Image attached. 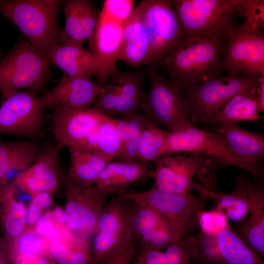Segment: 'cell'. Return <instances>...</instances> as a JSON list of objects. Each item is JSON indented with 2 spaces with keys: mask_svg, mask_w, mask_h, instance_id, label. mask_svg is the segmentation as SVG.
Returning <instances> with one entry per match:
<instances>
[{
  "mask_svg": "<svg viewBox=\"0 0 264 264\" xmlns=\"http://www.w3.org/2000/svg\"><path fill=\"white\" fill-rule=\"evenodd\" d=\"M224 42L218 39L185 36L165 56L157 66L181 86L205 82L224 71Z\"/></svg>",
  "mask_w": 264,
  "mask_h": 264,
  "instance_id": "obj_1",
  "label": "cell"
},
{
  "mask_svg": "<svg viewBox=\"0 0 264 264\" xmlns=\"http://www.w3.org/2000/svg\"><path fill=\"white\" fill-rule=\"evenodd\" d=\"M59 0H0V13L48 58L58 44Z\"/></svg>",
  "mask_w": 264,
  "mask_h": 264,
  "instance_id": "obj_2",
  "label": "cell"
},
{
  "mask_svg": "<svg viewBox=\"0 0 264 264\" xmlns=\"http://www.w3.org/2000/svg\"><path fill=\"white\" fill-rule=\"evenodd\" d=\"M115 195L148 207L159 214L168 223L175 243L193 236L192 233L200 228L199 219L205 211L208 198L190 192L176 195L160 190L154 186L148 190L139 192L127 191Z\"/></svg>",
  "mask_w": 264,
  "mask_h": 264,
  "instance_id": "obj_3",
  "label": "cell"
},
{
  "mask_svg": "<svg viewBox=\"0 0 264 264\" xmlns=\"http://www.w3.org/2000/svg\"><path fill=\"white\" fill-rule=\"evenodd\" d=\"M240 0H173L185 36L227 41Z\"/></svg>",
  "mask_w": 264,
  "mask_h": 264,
  "instance_id": "obj_4",
  "label": "cell"
},
{
  "mask_svg": "<svg viewBox=\"0 0 264 264\" xmlns=\"http://www.w3.org/2000/svg\"><path fill=\"white\" fill-rule=\"evenodd\" d=\"M260 76L254 78L227 72L208 81L182 86L181 92L190 121L193 125L211 126L221 106L238 93L257 87Z\"/></svg>",
  "mask_w": 264,
  "mask_h": 264,
  "instance_id": "obj_5",
  "label": "cell"
},
{
  "mask_svg": "<svg viewBox=\"0 0 264 264\" xmlns=\"http://www.w3.org/2000/svg\"><path fill=\"white\" fill-rule=\"evenodd\" d=\"M49 64L48 59L27 40L17 42L0 60L1 96L44 90L50 80Z\"/></svg>",
  "mask_w": 264,
  "mask_h": 264,
  "instance_id": "obj_6",
  "label": "cell"
},
{
  "mask_svg": "<svg viewBox=\"0 0 264 264\" xmlns=\"http://www.w3.org/2000/svg\"><path fill=\"white\" fill-rule=\"evenodd\" d=\"M191 154L203 155L211 160L213 169L217 167L233 166L263 179L264 170L260 166L245 162L231 150L222 137L214 131L200 129L192 124L170 132L167 154Z\"/></svg>",
  "mask_w": 264,
  "mask_h": 264,
  "instance_id": "obj_7",
  "label": "cell"
},
{
  "mask_svg": "<svg viewBox=\"0 0 264 264\" xmlns=\"http://www.w3.org/2000/svg\"><path fill=\"white\" fill-rule=\"evenodd\" d=\"M132 204V201L115 195L107 201L93 233L91 263L125 251L135 241Z\"/></svg>",
  "mask_w": 264,
  "mask_h": 264,
  "instance_id": "obj_8",
  "label": "cell"
},
{
  "mask_svg": "<svg viewBox=\"0 0 264 264\" xmlns=\"http://www.w3.org/2000/svg\"><path fill=\"white\" fill-rule=\"evenodd\" d=\"M144 72L150 88L142 108V112L151 122L173 132L192 124L177 82L161 75L156 67L146 66Z\"/></svg>",
  "mask_w": 264,
  "mask_h": 264,
  "instance_id": "obj_9",
  "label": "cell"
},
{
  "mask_svg": "<svg viewBox=\"0 0 264 264\" xmlns=\"http://www.w3.org/2000/svg\"><path fill=\"white\" fill-rule=\"evenodd\" d=\"M263 26L246 19L230 29L223 52L224 71L254 78L264 75Z\"/></svg>",
  "mask_w": 264,
  "mask_h": 264,
  "instance_id": "obj_10",
  "label": "cell"
},
{
  "mask_svg": "<svg viewBox=\"0 0 264 264\" xmlns=\"http://www.w3.org/2000/svg\"><path fill=\"white\" fill-rule=\"evenodd\" d=\"M137 6L150 42L147 66L155 67L185 35L171 0H143Z\"/></svg>",
  "mask_w": 264,
  "mask_h": 264,
  "instance_id": "obj_11",
  "label": "cell"
},
{
  "mask_svg": "<svg viewBox=\"0 0 264 264\" xmlns=\"http://www.w3.org/2000/svg\"><path fill=\"white\" fill-rule=\"evenodd\" d=\"M62 186L66 199L65 225L72 233L87 239L94 232L108 195L95 185H81L66 176Z\"/></svg>",
  "mask_w": 264,
  "mask_h": 264,
  "instance_id": "obj_12",
  "label": "cell"
},
{
  "mask_svg": "<svg viewBox=\"0 0 264 264\" xmlns=\"http://www.w3.org/2000/svg\"><path fill=\"white\" fill-rule=\"evenodd\" d=\"M38 92L22 90L0 98V135L34 140L45 120Z\"/></svg>",
  "mask_w": 264,
  "mask_h": 264,
  "instance_id": "obj_13",
  "label": "cell"
},
{
  "mask_svg": "<svg viewBox=\"0 0 264 264\" xmlns=\"http://www.w3.org/2000/svg\"><path fill=\"white\" fill-rule=\"evenodd\" d=\"M103 115L93 107H55L52 118L57 143L63 148L84 147L94 150L98 126Z\"/></svg>",
  "mask_w": 264,
  "mask_h": 264,
  "instance_id": "obj_14",
  "label": "cell"
},
{
  "mask_svg": "<svg viewBox=\"0 0 264 264\" xmlns=\"http://www.w3.org/2000/svg\"><path fill=\"white\" fill-rule=\"evenodd\" d=\"M153 186L162 191L185 195L192 189L194 178L205 169L214 170L207 156L191 154H166L153 162Z\"/></svg>",
  "mask_w": 264,
  "mask_h": 264,
  "instance_id": "obj_15",
  "label": "cell"
},
{
  "mask_svg": "<svg viewBox=\"0 0 264 264\" xmlns=\"http://www.w3.org/2000/svg\"><path fill=\"white\" fill-rule=\"evenodd\" d=\"M62 148L58 143L43 146L41 154L34 163L12 180L31 197L42 192L54 194L66 176L60 164Z\"/></svg>",
  "mask_w": 264,
  "mask_h": 264,
  "instance_id": "obj_16",
  "label": "cell"
},
{
  "mask_svg": "<svg viewBox=\"0 0 264 264\" xmlns=\"http://www.w3.org/2000/svg\"><path fill=\"white\" fill-rule=\"evenodd\" d=\"M123 25L112 21L99 13L94 34L88 42L90 52L97 59L98 70L97 83L106 86L111 77L119 71L117 68Z\"/></svg>",
  "mask_w": 264,
  "mask_h": 264,
  "instance_id": "obj_17",
  "label": "cell"
},
{
  "mask_svg": "<svg viewBox=\"0 0 264 264\" xmlns=\"http://www.w3.org/2000/svg\"><path fill=\"white\" fill-rule=\"evenodd\" d=\"M62 10L65 24L60 29L58 44L83 46L92 38L98 22L99 13L93 1L65 0Z\"/></svg>",
  "mask_w": 264,
  "mask_h": 264,
  "instance_id": "obj_18",
  "label": "cell"
},
{
  "mask_svg": "<svg viewBox=\"0 0 264 264\" xmlns=\"http://www.w3.org/2000/svg\"><path fill=\"white\" fill-rule=\"evenodd\" d=\"M216 179H211L200 185L195 181L192 189L199 194L205 195L216 203L214 210L220 213L227 219L242 224L249 213V184L250 181L242 175L235 179V188L228 193L217 192L215 190Z\"/></svg>",
  "mask_w": 264,
  "mask_h": 264,
  "instance_id": "obj_19",
  "label": "cell"
},
{
  "mask_svg": "<svg viewBox=\"0 0 264 264\" xmlns=\"http://www.w3.org/2000/svg\"><path fill=\"white\" fill-rule=\"evenodd\" d=\"M103 87L91 77H72L64 74L54 88L40 97V102L44 110L59 106L90 107Z\"/></svg>",
  "mask_w": 264,
  "mask_h": 264,
  "instance_id": "obj_20",
  "label": "cell"
},
{
  "mask_svg": "<svg viewBox=\"0 0 264 264\" xmlns=\"http://www.w3.org/2000/svg\"><path fill=\"white\" fill-rule=\"evenodd\" d=\"M132 202L133 233L138 242V251L161 250L175 243L168 223L159 214L145 205Z\"/></svg>",
  "mask_w": 264,
  "mask_h": 264,
  "instance_id": "obj_21",
  "label": "cell"
},
{
  "mask_svg": "<svg viewBox=\"0 0 264 264\" xmlns=\"http://www.w3.org/2000/svg\"><path fill=\"white\" fill-rule=\"evenodd\" d=\"M21 191L13 180L0 184V229L6 249L27 226V206L18 198Z\"/></svg>",
  "mask_w": 264,
  "mask_h": 264,
  "instance_id": "obj_22",
  "label": "cell"
},
{
  "mask_svg": "<svg viewBox=\"0 0 264 264\" xmlns=\"http://www.w3.org/2000/svg\"><path fill=\"white\" fill-rule=\"evenodd\" d=\"M153 174L149 163L115 160L107 164L95 185L108 195H115L130 185L153 178Z\"/></svg>",
  "mask_w": 264,
  "mask_h": 264,
  "instance_id": "obj_23",
  "label": "cell"
},
{
  "mask_svg": "<svg viewBox=\"0 0 264 264\" xmlns=\"http://www.w3.org/2000/svg\"><path fill=\"white\" fill-rule=\"evenodd\" d=\"M150 52L149 37L137 6L123 25L118 60L131 67L146 66Z\"/></svg>",
  "mask_w": 264,
  "mask_h": 264,
  "instance_id": "obj_24",
  "label": "cell"
},
{
  "mask_svg": "<svg viewBox=\"0 0 264 264\" xmlns=\"http://www.w3.org/2000/svg\"><path fill=\"white\" fill-rule=\"evenodd\" d=\"M42 151L43 146L35 140L6 141L0 138V184L28 168Z\"/></svg>",
  "mask_w": 264,
  "mask_h": 264,
  "instance_id": "obj_25",
  "label": "cell"
},
{
  "mask_svg": "<svg viewBox=\"0 0 264 264\" xmlns=\"http://www.w3.org/2000/svg\"><path fill=\"white\" fill-rule=\"evenodd\" d=\"M213 128L237 157L249 164L260 166L264 157L263 134L246 130L237 124H224Z\"/></svg>",
  "mask_w": 264,
  "mask_h": 264,
  "instance_id": "obj_26",
  "label": "cell"
},
{
  "mask_svg": "<svg viewBox=\"0 0 264 264\" xmlns=\"http://www.w3.org/2000/svg\"><path fill=\"white\" fill-rule=\"evenodd\" d=\"M48 59L67 76L91 77L97 74L96 58L83 46L56 44L51 49Z\"/></svg>",
  "mask_w": 264,
  "mask_h": 264,
  "instance_id": "obj_27",
  "label": "cell"
},
{
  "mask_svg": "<svg viewBox=\"0 0 264 264\" xmlns=\"http://www.w3.org/2000/svg\"><path fill=\"white\" fill-rule=\"evenodd\" d=\"M249 213L237 233L259 256L264 255V190L262 183L249 184Z\"/></svg>",
  "mask_w": 264,
  "mask_h": 264,
  "instance_id": "obj_28",
  "label": "cell"
},
{
  "mask_svg": "<svg viewBox=\"0 0 264 264\" xmlns=\"http://www.w3.org/2000/svg\"><path fill=\"white\" fill-rule=\"evenodd\" d=\"M145 73L143 71L126 72L119 70L109 81L118 90V101L115 116L142 111L147 94L144 88Z\"/></svg>",
  "mask_w": 264,
  "mask_h": 264,
  "instance_id": "obj_29",
  "label": "cell"
},
{
  "mask_svg": "<svg viewBox=\"0 0 264 264\" xmlns=\"http://www.w3.org/2000/svg\"><path fill=\"white\" fill-rule=\"evenodd\" d=\"M257 87L242 91L227 101L214 115L211 126L261 119Z\"/></svg>",
  "mask_w": 264,
  "mask_h": 264,
  "instance_id": "obj_30",
  "label": "cell"
},
{
  "mask_svg": "<svg viewBox=\"0 0 264 264\" xmlns=\"http://www.w3.org/2000/svg\"><path fill=\"white\" fill-rule=\"evenodd\" d=\"M68 149L70 162L66 177L81 185H95L108 162L90 149L75 147Z\"/></svg>",
  "mask_w": 264,
  "mask_h": 264,
  "instance_id": "obj_31",
  "label": "cell"
},
{
  "mask_svg": "<svg viewBox=\"0 0 264 264\" xmlns=\"http://www.w3.org/2000/svg\"><path fill=\"white\" fill-rule=\"evenodd\" d=\"M218 250L223 264H264L228 223L216 235Z\"/></svg>",
  "mask_w": 264,
  "mask_h": 264,
  "instance_id": "obj_32",
  "label": "cell"
},
{
  "mask_svg": "<svg viewBox=\"0 0 264 264\" xmlns=\"http://www.w3.org/2000/svg\"><path fill=\"white\" fill-rule=\"evenodd\" d=\"M72 233L49 242L47 253L54 264H91V247L87 239Z\"/></svg>",
  "mask_w": 264,
  "mask_h": 264,
  "instance_id": "obj_33",
  "label": "cell"
},
{
  "mask_svg": "<svg viewBox=\"0 0 264 264\" xmlns=\"http://www.w3.org/2000/svg\"><path fill=\"white\" fill-rule=\"evenodd\" d=\"M170 132L147 118L142 128L138 145L139 160L146 163L154 162L167 154Z\"/></svg>",
  "mask_w": 264,
  "mask_h": 264,
  "instance_id": "obj_34",
  "label": "cell"
},
{
  "mask_svg": "<svg viewBox=\"0 0 264 264\" xmlns=\"http://www.w3.org/2000/svg\"><path fill=\"white\" fill-rule=\"evenodd\" d=\"M48 241L39 235L34 228H27L15 243L6 249L10 262L16 259L34 261L47 252Z\"/></svg>",
  "mask_w": 264,
  "mask_h": 264,
  "instance_id": "obj_35",
  "label": "cell"
},
{
  "mask_svg": "<svg viewBox=\"0 0 264 264\" xmlns=\"http://www.w3.org/2000/svg\"><path fill=\"white\" fill-rule=\"evenodd\" d=\"M120 150L112 118L103 115L98 128L95 151L109 163L116 160Z\"/></svg>",
  "mask_w": 264,
  "mask_h": 264,
  "instance_id": "obj_36",
  "label": "cell"
},
{
  "mask_svg": "<svg viewBox=\"0 0 264 264\" xmlns=\"http://www.w3.org/2000/svg\"><path fill=\"white\" fill-rule=\"evenodd\" d=\"M124 116L127 118L128 125L126 138L116 160L141 161L138 156V149L141 131L147 117L142 111Z\"/></svg>",
  "mask_w": 264,
  "mask_h": 264,
  "instance_id": "obj_37",
  "label": "cell"
},
{
  "mask_svg": "<svg viewBox=\"0 0 264 264\" xmlns=\"http://www.w3.org/2000/svg\"><path fill=\"white\" fill-rule=\"evenodd\" d=\"M200 242V231L193 236L168 245L164 252L165 264H190L198 256Z\"/></svg>",
  "mask_w": 264,
  "mask_h": 264,
  "instance_id": "obj_38",
  "label": "cell"
},
{
  "mask_svg": "<svg viewBox=\"0 0 264 264\" xmlns=\"http://www.w3.org/2000/svg\"><path fill=\"white\" fill-rule=\"evenodd\" d=\"M133 0H106L100 14L123 25L131 17L135 9Z\"/></svg>",
  "mask_w": 264,
  "mask_h": 264,
  "instance_id": "obj_39",
  "label": "cell"
},
{
  "mask_svg": "<svg viewBox=\"0 0 264 264\" xmlns=\"http://www.w3.org/2000/svg\"><path fill=\"white\" fill-rule=\"evenodd\" d=\"M118 96L117 86L109 81L98 96L93 108L105 116L114 117Z\"/></svg>",
  "mask_w": 264,
  "mask_h": 264,
  "instance_id": "obj_40",
  "label": "cell"
},
{
  "mask_svg": "<svg viewBox=\"0 0 264 264\" xmlns=\"http://www.w3.org/2000/svg\"><path fill=\"white\" fill-rule=\"evenodd\" d=\"M53 195L54 194L50 193L42 192L31 197L27 206V228H34L36 224L44 215V212L52 206Z\"/></svg>",
  "mask_w": 264,
  "mask_h": 264,
  "instance_id": "obj_41",
  "label": "cell"
},
{
  "mask_svg": "<svg viewBox=\"0 0 264 264\" xmlns=\"http://www.w3.org/2000/svg\"><path fill=\"white\" fill-rule=\"evenodd\" d=\"M200 233V249L197 259L203 261L202 264H223L217 246V234Z\"/></svg>",
  "mask_w": 264,
  "mask_h": 264,
  "instance_id": "obj_42",
  "label": "cell"
},
{
  "mask_svg": "<svg viewBox=\"0 0 264 264\" xmlns=\"http://www.w3.org/2000/svg\"><path fill=\"white\" fill-rule=\"evenodd\" d=\"M264 0H240L239 16L264 25Z\"/></svg>",
  "mask_w": 264,
  "mask_h": 264,
  "instance_id": "obj_43",
  "label": "cell"
},
{
  "mask_svg": "<svg viewBox=\"0 0 264 264\" xmlns=\"http://www.w3.org/2000/svg\"><path fill=\"white\" fill-rule=\"evenodd\" d=\"M57 225L52 218L51 212H48L42 216L36 224L34 229L42 237L48 241L49 239L52 241L57 234Z\"/></svg>",
  "mask_w": 264,
  "mask_h": 264,
  "instance_id": "obj_44",
  "label": "cell"
},
{
  "mask_svg": "<svg viewBox=\"0 0 264 264\" xmlns=\"http://www.w3.org/2000/svg\"><path fill=\"white\" fill-rule=\"evenodd\" d=\"M133 264H165L164 252L161 250L138 251Z\"/></svg>",
  "mask_w": 264,
  "mask_h": 264,
  "instance_id": "obj_45",
  "label": "cell"
},
{
  "mask_svg": "<svg viewBox=\"0 0 264 264\" xmlns=\"http://www.w3.org/2000/svg\"><path fill=\"white\" fill-rule=\"evenodd\" d=\"M136 240L125 251L91 264H132L136 254Z\"/></svg>",
  "mask_w": 264,
  "mask_h": 264,
  "instance_id": "obj_46",
  "label": "cell"
},
{
  "mask_svg": "<svg viewBox=\"0 0 264 264\" xmlns=\"http://www.w3.org/2000/svg\"><path fill=\"white\" fill-rule=\"evenodd\" d=\"M257 92L260 102V112L264 111V75H262L259 79Z\"/></svg>",
  "mask_w": 264,
  "mask_h": 264,
  "instance_id": "obj_47",
  "label": "cell"
},
{
  "mask_svg": "<svg viewBox=\"0 0 264 264\" xmlns=\"http://www.w3.org/2000/svg\"><path fill=\"white\" fill-rule=\"evenodd\" d=\"M51 213L52 219L57 225H65L64 209L57 207Z\"/></svg>",
  "mask_w": 264,
  "mask_h": 264,
  "instance_id": "obj_48",
  "label": "cell"
},
{
  "mask_svg": "<svg viewBox=\"0 0 264 264\" xmlns=\"http://www.w3.org/2000/svg\"><path fill=\"white\" fill-rule=\"evenodd\" d=\"M0 264H11L10 261L4 242L0 231Z\"/></svg>",
  "mask_w": 264,
  "mask_h": 264,
  "instance_id": "obj_49",
  "label": "cell"
},
{
  "mask_svg": "<svg viewBox=\"0 0 264 264\" xmlns=\"http://www.w3.org/2000/svg\"><path fill=\"white\" fill-rule=\"evenodd\" d=\"M34 264H54L47 252L38 257L34 261Z\"/></svg>",
  "mask_w": 264,
  "mask_h": 264,
  "instance_id": "obj_50",
  "label": "cell"
},
{
  "mask_svg": "<svg viewBox=\"0 0 264 264\" xmlns=\"http://www.w3.org/2000/svg\"><path fill=\"white\" fill-rule=\"evenodd\" d=\"M34 261L16 259L11 261V264H34Z\"/></svg>",
  "mask_w": 264,
  "mask_h": 264,
  "instance_id": "obj_51",
  "label": "cell"
},
{
  "mask_svg": "<svg viewBox=\"0 0 264 264\" xmlns=\"http://www.w3.org/2000/svg\"><path fill=\"white\" fill-rule=\"evenodd\" d=\"M190 264H200L198 263H191Z\"/></svg>",
  "mask_w": 264,
  "mask_h": 264,
  "instance_id": "obj_52",
  "label": "cell"
},
{
  "mask_svg": "<svg viewBox=\"0 0 264 264\" xmlns=\"http://www.w3.org/2000/svg\"><path fill=\"white\" fill-rule=\"evenodd\" d=\"M1 58H2L1 57V52H0V60L1 59Z\"/></svg>",
  "mask_w": 264,
  "mask_h": 264,
  "instance_id": "obj_53",
  "label": "cell"
}]
</instances>
